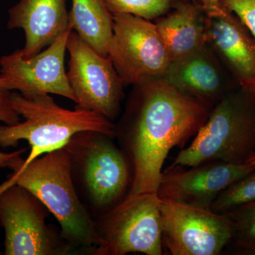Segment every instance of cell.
<instances>
[{"label":"cell","instance_id":"6da1fadb","mask_svg":"<svg viewBox=\"0 0 255 255\" xmlns=\"http://www.w3.org/2000/svg\"><path fill=\"white\" fill-rule=\"evenodd\" d=\"M212 109L163 80L132 86L125 111L115 124V138L131 170L125 198L157 194L169 152L195 136Z\"/></svg>","mask_w":255,"mask_h":255},{"label":"cell","instance_id":"7a4b0ae2","mask_svg":"<svg viewBox=\"0 0 255 255\" xmlns=\"http://www.w3.org/2000/svg\"><path fill=\"white\" fill-rule=\"evenodd\" d=\"M114 139L97 130H83L64 146L79 197L94 220L122 202L131 183L130 164Z\"/></svg>","mask_w":255,"mask_h":255},{"label":"cell","instance_id":"3957f363","mask_svg":"<svg viewBox=\"0 0 255 255\" xmlns=\"http://www.w3.org/2000/svg\"><path fill=\"white\" fill-rule=\"evenodd\" d=\"M13 108L24 122L0 125V147H16L21 140L31 147L22 166L47 152L62 148L77 132L97 130L115 137V124L90 111L60 107L49 95L23 97L10 93Z\"/></svg>","mask_w":255,"mask_h":255},{"label":"cell","instance_id":"277c9868","mask_svg":"<svg viewBox=\"0 0 255 255\" xmlns=\"http://www.w3.org/2000/svg\"><path fill=\"white\" fill-rule=\"evenodd\" d=\"M12 174L16 184L31 191L55 216L73 249L89 253L97 245L95 221L79 197L65 147L47 152Z\"/></svg>","mask_w":255,"mask_h":255},{"label":"cell","instance_id":"5b68a950","mask_svg":"<svg viewBox=\"0 0 255 255\" xmlns=\"http://www.w3.org/2000/svg\"><path fill=\"white\" fill-rule=\"evenodd\" d=\"M255 150V91L238 87L213 107L194 140L172 166L193 167L209 161L247 163Z\"/></svg>","mask_w":255,"mask_h":255},{"label":"cell","instance_id":"8992f818","mask_svg":"<svg viewBox=\"0 0 255 255\" xmlns=\"http://www.w3.org/2000/svg\"><path fill=\"white\" fill-rule=\"evenodd\" d=\"M159 198L144 194L125 198L118 205L95 219L97 245L93 255L142 253L162 255Z\"/></svg>","mask_w":255,"mask_h":255},{"label":"cell","instance_id":"52a82bcc","mask_svg":"<svg viewBox=\"0 0 255 255\" xmlns=\"http://www.w3.org/2000/svg\"><path fill=\"white\" fill-rule=\"evenodd\" d=\"M50 212L34 194L17 184L0 194V225L5 255H63L73 248L46 223Z\"/></svg>","mask_w":255,"mask_h":255},{"label":"cell","instance_id":"ba28073f","mask_svg":"<svg viewBox=\"0 0 255 255\" xmlns=\"http://www.w3.org/2000/svg\"><path fill=\"white\" fill-rule=\"evenodd\" d=\"M108 56L124 87L162 80L171 63L155 23L130 14H113Z\"/></svg>","mask_w":255,"mask_h":255},{"label":"cell","instance_id":"9c48e42d","mask_svg":"<svg viewBox=\"0 0 255 255\" xmlns=\"http://www.w3.org/2000/svg\"><path fill=\"white\" fill-rule=\"evenodd\" d=\"M67 50L70 54L67 76L75 95V108L100 114L114 123L125 95L123 82L110 57L97 53L73 30Z\"/></svg>","mask_w":255,"mask_h":255},{"label":"cell","instance_id":"30bf717a","mask_svg":"<svg viewBox=\"0 0 255 255\" xmlns=\"http://www.w3.org/2000/svg\"><path fill=\"white\" fill-rule=\"evenodd\" d=\"M162 246L172 255H218L232 239L225 214L159 198Z\"/></svg>","mask_w":255,"mask_h":255},{"label":"cell","instance_id":"8fae6325","mask_svg":"<svg viewBox=\"0 0 255 255\" xmlns=\"http://www.w3.org/2000/svg\"><path fill=\"white\" fill-rule=\"evenodd\" d=\"M72 28L63 32L46 49L23 58L18 50L0 58V75L11 90L25 97L54 94L75 102L65 68L67 43Z\"/></svg>","mask_w":255,"mask_h":255},{"label":"cell","instance_id":"7c38bea8","mask_svg":"<svg viewBox=\"0 0 255 255\" xmlns=\"http://www.w3.org/2000/svg\"><path fill=\"white\" fill-rule=\"evenodd\" d=\"M255 170L251 163L234 164L217 160L188 169L171 165L162 172L157 196L160 199L210 209L223 189Z\"/></svg>","mask_w":255,"mask_h":255},{"label":"cell","instance_id":"4fadbf2b","mask_svg":"<svg viewBox=\"0 0 255 255\" xmlns=\"http://www.w3.org/2000/svg\"><path fill=\"white\" fill-rule=\"evenodd\" d=\"M206 43L239 85L255 91V41L236 14L226 9L206 14Z\"/></svg>","mask_w":255,"mask_h":255},{"label":"cell","instance_id":"5bb4252c","mask_svg":"<svg viewBox=\"0 0 255 255\" xmlns=\"http://www.w3.org/2000/svg\"><path fill=\"white\" fill-rule=\"evenodd\" d=\"M162 80L212 107L239 87L207 43L194 53L171 62Z\"/></svg>","mask_w":255,"mask_h":255},{"label":"cell","instance_id":"9a60e30c","mask_svg":"<svg viewBox=\"0 0 255 255\" xmlns=\"http://www.w3.org/2000/svg\"><path fill=\"white\" fill-rule=\"evenodd\" d=\"M7 27L24 31V47L18 50L23 58L40 53L63 32L73 29L66 0H19L9 10Z\"/></svg>","mask_w":255,"mask_h":255},{"label":"cell","instance_id":"2e32d148","mask_svg":"<svg viewBox=\"0 0 255 255\" xmlns=\"http://www.w3.org/2000/svg\"><path fill=\"white\" fill-rule=\"evenodd\" d=\"M155 23L171 62L194 53L206 43V13L201 4L181 0L172 11L156 18Z\"/></svg>","mask_w":255,"mask_h":255},{"label":"cell","instance_id":"e0dca14e","mask_svg":"<svg viewBox=\"0 0 255 255\" xmlns=\"http://www.w3.org/2000/svg\"><path fill=\"white\" fill-rule=\"evenodd\" d=\"M69 21L74 31L97 53L108 56L113 15L104 0H72Z\"/></svg>","mask_w":255,"mask_h":255},{"label":"cell","instance_id":"ac0fdd59","mask_svg":"<svg viewBox=\"0 0 255 255\" xmlns=\"http://www.w3.org/2000/svg\"><path fill=\"white\" fill-rule=\"evenodd\" d=\"M232 226L231 242L236 250L246 255L255 246V200L231 210L225 214Z\"/></svg>","mask_w":255,"mask_h":255},{"label":"cell","instance_id":"d6986e66","mask_svg":"<svg viewBox=\"0 0 255 255\" xmlns=\"http://www.w3.org/2000/svg\"><path fill=\"white\" fill-rule=\"evenodd\" d=\"M255 200V170L230 184L216 198L211 211L226 214L238 206Z\"/></svg>","mask_w":255,"mask_h":255},{"label":"cell","instance_id":"ffe728a7","mask_svg":"<svg viewBox=\"0 0 255 255\" xmlns=\"http://www.w3.org/2000/svg\"><path fill=\"white\" fill-rule=\"evenodd\" d=\"M113 14H130L147 20L156 19L168 12L171 0H104Z\"/></svg>","mask_w":255,"mask_h":255},{"label":"cell","instance_id":"44dd1931","mask_svg":"<svg viewBox=\"0 0 255 255\" xmlns=\"http://www.w3.org/2000/svg\"><path fill=\"white\" fill-rule=\"evenodd\" d=\"M10 90L0 92V122L6 125H14L20 122L19 114L14 110L10 100ZM26 148L20 149L12 152L0 151V169L8 168L16 172L23 165L22 157Z\"/></svg>","mask_w":255,"mask_h":255},{"label":"cell","instance_id":"7402d4cb","mask_svg":"<svg viewBox=\"0 0 255 255\" xmlns=\"http://www.w3.org/2000/svg\"><path fill=\"white\" fill-rule=\"evenodd\" d=\"M222 4L238 16L255 41V0H223Z\"/></svg>","mask_w":255,"mask_h":255},{"label":"cell","instance_id":"603a6c76","mask_svg":"<svg viewBox=\"0 0 255 255\" xmlns=\"http://www.w3.org/2000/svg\"><path fill=\"white\" fill-rule=\"evenodd\" d=\"M206 15L219 12L223 9V0H199Z\"/></svg>","mask_w":255,"mask_h":255},{"label":"cell","instance_id":"cb8c5ba5","mask_svg":"<svg viewBox=\"0 0 255 255\" xmlns=\"http://www.w3.org/2000/svg\"><path fill=\"white\" fill-rule=\"evenodd\" d=\"M14 184H16V178H15L14 174L11 173L4 182L0 184V194H1L5 189L11 187V185Z\"/></svg>","mask_w":255,"mask_h":255},{"label":"cell","instance_id":"d4e9b609","mask_svg":"<svg viewBox=\"0 0 255 255\" xmlns=\"http://www.w3.org/2000/svg\"><path fill=\"white\" fill-rule=\"evenodd\" d=\"M5 90L11 91V87H10L9 83L0 75V92L5 91Z\"/></svg>","mask_w":255,"mask_h":255},{"label":"cell","instance_id":"484cf974","mask_svg":"<svg viewBox=\"0 0 255 255\" xmlns=\"http://www.w3.org/2000/svg\"><path fill=\"white\" fill-rule=\"evenodd\" d=\"M247 163H251L255 167V150L254 152H253V155H252L251 157H250V159H248Z\"/></svg>","mask_w":255,"mask_h":255},{"label":"cell","instance_id":"4316f807","mask_svg":"<svg viewBox=\"0 0 255 255\" xmlns=\"http://www.w3.org/2000/svg\"><path fill=\"white\" fill-rule=\"evenodd\" d=\"M246 255H255V246L253 247V248H251L250 251H248V253H246Z\"/></svg>","mask_w":255,"mask_h":255}]
</instances>
